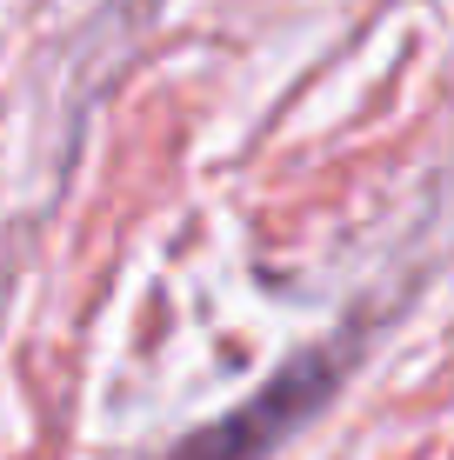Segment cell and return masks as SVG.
<instances>
[{
    "instance_id": "obj_1",
    "label": "cell",
    "mask_w": 454,
    "mask_h": 460,
    "mask_svg": "<svg viewBox=\"0 0 454 460\" xmlns=\"http://www.w3.org/2000/svg\"><path fill=\"white\" fill-rule=\"evenodd\" d=\"M327 380H334V354H307L301 367H288L268 394H254L247 407H234L227 420L187 434L167 460H261L307 407H315V394H327Z\"/></svg>"
}]
</instances>
